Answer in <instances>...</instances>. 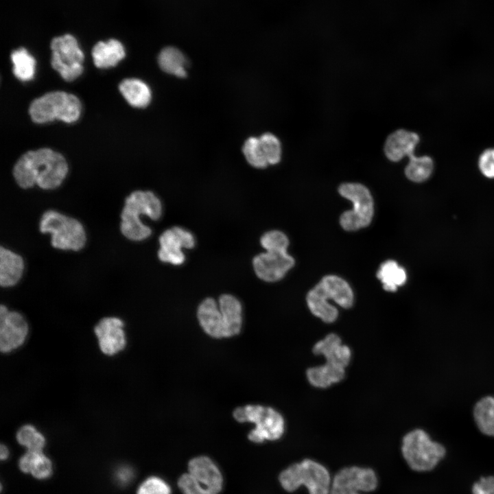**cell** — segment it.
<instances>
[{"mask_svg": "<svg viewBox=\"0 0 494 494\" xmlns=\"http://www.w3.org/2000/svg\"><path fill=\"white\" fill-rule=\"evenodd\" d=\"M196 241L189 231L174 226L165 231L159 237L158 259L165 263L180 265L185 260L182 248H193Z\"/></svg>", "mask_w": 494, "mask_h": 494, "instance_id": "cell-13", "label": "cell"}, {"mask_svg": "<svg viewBox=\"0 0 494 494\" xmlns=\"http://www.w3.org/2000/svg\"><path fill=\"white\" fill-rule=\"evenodd\" d=\"M158 62L165 73L179 78L187 75V59L183 52L174 47H167L158 54Z\"/></svg>", "mask_w": 494, "mask_h": 494, "instance_id": "cell-26", "label": "cell"}, {"mask_svg": "<svg viewBox=\"0 0 494 494\" xmlns=\"http://www.w3.org/2000/svg\"><path fill=\"white\" fill-rule=\"evenodd\" d=\"M377 483V477L373 470L357 467H347L336 475L329 494H361V492L373 491Z\"/></svg>", "mask_w": 494, "mask_h": 494, "instance_id": "cell-12", "label": "cell"}, {"mask_svg": "<svg viewBox=\"0 0 494 494\" xmlns=\"http://www.w3.org/2000/svg\"><path fill=\"white\" fill-rule=\"evenodd\" d=\"M410 161L405 167V173L408 179L414 182H423L427 179L433 169V162L427 156H409Z\"/></svg>", "mask_w": 494, "mask_h": 494, "instance_id": "cell-31", "label": "cell"}, {"mask_svg": "<svg viewBox=\"0 0 494 494\" xmlns=\"http://www.w3.org/2000/svg\"><path fill=\"white\" fill-rule=\"evenodd\" d=\"M68 172L62 154L49 148L28 151L17 161L13 168L15 181L23 189L35 185L45 190L60 185Z\"/></svg>", "mask_w": 494, "mask_h": 494, "instance_id": "cell-1", "label": "cell"}, {"mask_svg": "<svg viewBox=\"0 0 494 494\" xmlns=\"http://www.w3.org/2000/svg\"><path fill=\"white\" fill-rule=\"evenodd\" d=\"M50 47L51 64L64 80L73 81L82 74L84 56L73 36L64 34L54 38Z\"/></svg>", "mask_w": 494, "mask_h": 494, "instance_id": "cell-11", "label": "cell"}, {"mask_svg": "<svg viewBox=\"0 0 494 494\" xmlns=\"http://www.w3.org/2000/svg\"><path fill=\"white\" fill-rule=\"evenodd\" d=\"M473 494H494V475L481 478L472 486Z\"/></svg>", "mask_w": 494, "mask_h": 494, "instance_id": "cell-36", "label": "cell"}, {"mask_svg": "<svg viewBox=\"0 0 494 494\" xmlns=\"http://www.w3.org/2000/svg\"><path fill=\"white\" fill-rule=\"evenodd\" d=\"M198 318L207 334L217 338L224 337L222 314L214 299L207 298L200 304Z\"/></svg>", "mask_w": 494, "mask_h": 494, "instance_id": "cell-19", "label": "cell"}, {"mask_svg": "<svg viewBox=\"0 0 494 494\" xmlns=\"http://www.w3.org/2000/svg\"><path fill=\"white\" fill-rule=\"evenodd\" d=\"M346 375V368L325 363L322 365L307 369L306 377L308 382L317 388H327L340 382Z\"/></svg>", "mask_w": 494, "mask_h": 494, "instance_id": "cell-23", "label": "cell"}, {"mask_svg": "<svg viewBox=\"0 0 494 494\" xmlns=\"http://www.w3.org/2000/svg\"><path fill=\"white\" fill-rule=\"evenodd\" d=\"M24 269L23 258L13 251L0 248V285L9 287L21 279Z\"/></svg>", "mask_w": 494, "mask_h": 494, "instance_id": "cell-20", "label": "cell"}, {"mask_svg": "<svg viewBox=\"0 0 494 494\" xmlns=\"http://www.w3.org/2000/svg\"><path fill=\"white\" fill-rule=\"evenodd\" d=\"M16 439L27 451H43L45 446L44 436L31 425L21 427L17 432Z\"/></svg>", "mask_w": 494, "mask_h": 494, "instance_id": "cell-32", "label": "cell"}, {"mask_svg": "<svg viewBox=\"0 0 494 494\" xmlns=\"http://www.w3.org/2000/svg\"><path fill=\"white\" fill-rule=\"evenodd\" d=\"M260 242L266 252L254 257L255 274L267 282L281 279L294 265V259L287 252L289 245L287 236L279 231H270L262 235Z\"/></svg>", "mask_w": 494, "mask_h": 494, "instance_id": "cell-4", "label": "cell"}, {"mask_svg": "<svg viewBox=\"0 0 494 494\" xmlns=\"http://www.w3.org/2000/svg\"><path fill=\"white\" fill-rule=\"evenodd\" d=\"M126 56L121 43L116 39L99 41L92 49V57L95 65L100 69L115 67Z\"/></svg>", "mask_w": 494, "mask_h": 494, "instance_id": "cell-22", "label": "cell"}, {"mask_svg": "<svg viewBox=\"0 0 494 494\" xmlns=\"http://www.w3.org/2000/svg\"><path fill=\"white\" fill-rule=\"evenodd\" d=\"M473 414L479 430L486 435L494 436V397L480 399L475 405Z\"/></svg>", "mask_w": 494, "mask_h": 494, "instance_id": "cell-28", "label": "cell"}, {"mask_svg": "<svg viewBox=\"0 0 494 494\" xmlns=\"http://www.w3.org/2000/svg\"><path fill=\"white\" fill-rule=\"evenodd\" d=\"M13 73L21 81H29L34 77L36 61L26 49L21 47L11 54Z\"/></svg>", "mask_w": 494, "mask_h": 494, "instance_id": "cell-30", "label": "cell"}, {"mask_svg": "<svg viewBox=\"0 0 494 494\" xmlns=\"http://www.w3.org/2000/svg\"><path fill=\"white\" fill-rule=\"evenodd\" d=\"M39 228L42 233L51 234L52 246L60 250L78 251L86 242L83 225L55 210H47L42 215Z\"/></svg>", "mask_w": 494, "mask_h": 494, "instance_id": "cell-5", "label": "cell"}, {"mask_svg": "<svg viewBox=\"0 0 494 494\" xmlns=\"http://www.w3.org/2000/svg\"><path fill=\"white\" fill-rule=\"evenodd\" d=\"M28 326L23 316L16 311H9L3 305L0 307V349L3 353L11 351L25 341Z\"/></svg>", "mask_w": 494, "mask_h": 494, "instance_id": "cell-14", "label": "cell"}, {"mask_svg": "<svg viewBox=\"0 0 494 494\" xmlns=\"http://www.w3.org/2000/svg\"><path fill=\"white\" fill-rule=\"evenodd\" d=\"M81 109L80 101L75 95L53 91L33 100L29 107V114L32 120L37 124L54 119L72 123L79 119Z\"/></svg>", "mask_w": 494, "mask_h": 494, "instance_id": "cell-6", "label": "cell"}, {"mask_svg": "<svg viewBox=\"0 0 494 494\" xmlns=\"http://www.w3.org/2000/svg\"><path fill=\"white\" fill-rule=\"evenodd\" d=\"M189 473L205 488L218 494L222 488L223 478L217 465L207 456H199L188 464Z\"/></svg>", "mask_w": 494, "mask_h": 494, "instance_id": "cell-17", "label": "cell"}, {"mask_svg": "<svg viewBox=\"0 0 494 494\" xmlns=\"http://www.w3.org/2000/svg\"><path fill=\"white\" fill-rule=\"evenodd\" d=\"M178 485L184 494H216L200 484L189 473L179 478Z\"/></svg>", "mask_w": 494, "mask_h": 494, "instance_id": "cell-34", "label": "cell"}, {"mask_svg": "<svg viewBox=\"0 0 494 494\" xmlns=\"http://www.w3.org/2000/svg\"><path fill=\"white\" fill-rule=\"evenodd\" d=\"M19 466L24 473H30L34 478L45 479L52 473L50 460L43 451H27L19 460Z\"/></svg>", "mask_w": 494, "mask_h": 494, "instance_id": "cell-25", "label": "cell"}, {"mask_svg": "<svg viewBox=\"0 0 494 494\" xmlns=\"http://www.w3.org/2000/svg\"><path fill=\"white\" fill-rule=\"evenodd\" d=\"M137 494H171V488L164 480L152 476L141 483Z\"/></svg>", "mask_w": 494, "mask_h": 494, "instance_id": "cell-33", "label": "cell"}, {"mask_svg": "<svg viewBox=\"0 0 494 494\" xmlns=\"http://www.w3.org/2000/svg\"><path fill=\"white\" fill-rule=\"evenodd\" d=\"M419 137L415 132L398 130L388 136L384 145L387 158L394 162L414 154Z\"/></svg>", "mask_w": 494, "mask_h": 494, "instance_id": "cell-18", "label": "cell"}, {"mask_svg": "<svg viewBox=\"0 0 494 494\" xmlns=\"http://www.w3.org/2000/svg\"><path fill=\"white\" fill-rule=\"evenodd\" d=\"M224 337L237 335L242 326V305L239 300L231 294H223L219 298Z\"/></svg>", "mask_w": 494, "mask_h": 494, "instance_id": "cell-21", "label": "cell"}, {"mask_svg": "<svg viewBox=\"0 0 494 494\" xmlns=\"http://www.w3.org/2000/svg\"><path fill=\"white\" fill-rule=\"evenodd\" d=\"M315 355H322L325 362L346 368L351 360L350 347L342 343L340 337L333 333L327 334L313 346Z\"/></svg>", "mask_w": 494, "mask_h": 494, "instance_id": "cell-16", "label": "cell"}, {"mask_svg": "<svg viewBox=\"0 0 494 494\" xmlns=\"http://www.w3.org/2000/svg\"><path fill=\"white\" fill-rule=\"evenodd\" d=\"M123 321L115 317H106L99 320L95 327L102 351L113 355L124 349L126 337L123 330Z\"/></svg>", "mask_w": 494, "mask_h": 494, "instance_id": "cell-15", "label": "cell"}, {"mask_svg": "<svg viewBox=\"0 0 494 494\" xmlns=\"http://www.w3.org/2000/svg\"><path fill=\"white\" fill-rule=\"evenodd\" d=\"M279 481L283 488L289 492L303 485L309 494H329L331 488L330 476L327 469L309 459L294 464L282 471Z\"/></svg>", "mask_w": 494, "mask_h": 494, "instance_id": "cell-8", "label": "cell"}, {"mask_svg": "<svg viewBox=\"0 0 494 494\" xmlns=\"http://www.w3.org/2000/svg\"><path fill=\"white\" fill-rule=\"evenodd\" d=\"M133 472L128 467H121L119 468L115 474L117 480L122 484L128 483L132 478Z\"/></svg>", "mask_w": 494, "mask_h": 494, "instance_id": "cell-37", "label": "cell"}, {"mask_svg": "<svg viewBox=\"0 0 494 494\" xmlns=\"http://www.w3.org/2000/svg\"><path fill=\"white\" fill-rule=\"evenodd\" d=\"M239 422L250 421L256 424L255 430L248 434V438L255 443L265 440H277L285 430V421L274 409L261 405H246L237 408L233 413Z\"/></svg>", "mask_w": 494, "mask_h": 494, "instance_id": "cell-9", "label": "cell"}, {"mask_svg": "<svg viewBox=\"0 0 494 494\" xmlns=\"http://www.w3.org/2000/svg\"><path fill=\"white\" fill-rule=\"evenodd\" d=\"M329 300L346 309L353 305V294L351 287L338 276L325 277L307 295L310 311L326 323H332L338 317V310Z\"/></svg>", "mask_w": 494, "mask_h": 494, "instance_id": "cell-3", "label": "cell"}, {"mask_svg": "<svg viewBox=\"0 0 494 494\" xmlns=\"http://www.w3.org/2000/svg\"><path fill=\"white\" fill-rule=\"evenodd\" d=\"M401 452L409 467L416 471L434 469L445 455V449L433 441L423 430L407 433L402 440Z\"/></svg>", "mask_w": 494, "mask_h": 494, "instance_id": "cell-7", "label": "cell"}, {"mask_svg": "<svg viewBox=\"0 0 494 494\" xmlns=\"http://www.w3.org/2000/svg\"><path fill=\"white\" fill-rule=\"evenodd\" d=\"M479 167L484 176L494 178V149L486 150L481 154Z\"/></svg>", "mask_w": 494, "mask_h": 494, "instance_id": "cell-35", "label": "cell"}, {"mask_svg": "<svg viewBox=\"0 0 494 494\" xmlns=\"http://www.w3.org/2000/svg\"><path fill=\"white\" fill-rule=\"evenodd\" d=\"M0 455H1L0 457H1V460H5L8 456V450L7 447L3 444L1 445Z\"/></svg>", "mask_w": 494, "mask_h": 494, "instance_id": "cell-38", "label": "cell"}, {"mask_svg": "<svg viewBox=\"0 0 494 494\" xmlns=\"http://www.w3.org/2000/svg\"><path fill=\"white\" fill-rule=\"evenodd\" d=\"M377 276L381 281L384 289L389 292L396 291L397 287L405 283L407 278L405 270L392 260L383 263Z\"/></svg>", "mask_w": 494, "mask_h": 494, "instance_id": "cell-27", "label": "cell"}, {"mask_svg": "<svg viewBox=\"0 0 494 494\" xmlns=\"http://www.w3.org/2000/svg\"><path fill=\"white\" fill-rule=\"evenodd\" d=\"M257 148L259 157L266 166L275 165L280 161L281 143L273 134L266 132L258 137Z\"/></svg>", "mask_w": 494, "mask_h": 494, "instance_id": "cell-29", "label": "cell"}, {"mask_svg": "<svg viewBox=\"0 0 494 494\" xmlns=\"http://www.w3.org/2000/svg\"><path fill=\"white\" fill-rule=\"evenodd\" d=\"M340 194L353 202L351 210L340 217L344 230L355 231L367 226L373 215V200L369 190L360 183H346L339 187Z\"/></svg>", "mask_w": 494, "mask_h": 494, "instance_id": "cell-10", "label": "cell"}, {"mask_svg": "<svg viewBox=\"0 0 494 494\" xmlns=\"http://www.w3.org/2000/svg\"><path fill=\"white\" fill-rule=\"evenodd\" d=\"M160 199L150 191H135L126 198L121 213L120 230L122 235L132 241H142L149 237L151 228L143 224L141 215H145L153 220L162 215Z\"/></svg>", "mask_w": 494, "mask_h": 494, "instance_id": "cell-2", "label": "cell"}, {"mask_svg": "<svg viewBox=\"0 0 494 494\" xmlns=\"http://www.w3.org/2000/svg\"><path fill=\"white\" fill-rule=\"evenodd\" d=\"M119 89L130 105L136 108H145L150 102L152 93L144 82L137 78L122 80Z\"/></svg>", "mask_w": 494, "mask_h": 494, "instance_id": "cell-24", "label": "cell"}]
</instances>
